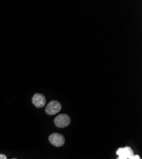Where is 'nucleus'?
Listing matches in <instances>:
<instances>
[{
	"label": "nucleus",
	"instance_id": "obj_1",
	"mask_svg": "<svg viewBox=\"0 0 142 159\" xmlns=\"http://www.w3.org/2000/svg\"><path fill=\"white\" fill-rule=\"evenodd\" d=\"M62 108L61 103L57 101H51L47 105L45 112L48 115H54L59 113Z\"/></svg>",
	"mask_w": 142,
	"mask_h": 159
},
{
	"label": "nucleus",
	"instance_id": "obj_2",
	"mask_svg": "<svg viewBox=\"0 0 142 159\" xmlns=\"http://www.w3.org/2000/svg\"><path fill=\"white\" fill-rule=\"evenodd\" d=\"M71 122V118L66 114H60L54 119L55 125L59 128H64L68 126Z\"/></svg>",
	"mask_w": 142,
	"mask_h": 159
},
{
	"label": "nucleus",
	"instance_id": "obj_3",
	"mask_svg": "<svg viewBox=\"0 0 142 159\" xmlns=\"http://www.w3.org/2000/svg\"><path fill=\"white\" fill-rule=\"evenodd\" d=\"M49 142L56 147H60L64 145L65 143V138L64 137L59 133H53L49 136L48 137Z\"/></svg>",
	"mask_w": 142,
	"mask_h": 159
},
{
	"label": "nucleus",
	"instance_id": "obj_4",
	"mask_svg": "<svg viewBox=\"0 0 142 159\" xmlns=\"http://www.w3.org/2000/svg\"><path fill=\"white\" fill-rule=\"evenodd\" d=\"M32 102L38 108H41L45 107L46 104V98L42 94H34L32 98Z\"/></svg>",
	"mask_w": 142,
	"mask_h": 159
},
{
	"label": "nucleus",
	"instance_id": "obj_5",
	"mask_svg": "<svg viewBox=\"0 0 142 159\" xmlns=\"http://www.w3.org/2000/svg\"><path fill=\"white\" fill-rule=\"evenodd\" d=\"M116 153L118 156L126 158L127 159H131L135 155L133 149L130 147L119 148L116 152Z\"/></svg>",
	"mask_w": 142,
	"mask_h": 159
},
{
	"label": "nucleus",
	"instance_id": "obj_6",
	"mask_svg": "<svg viewBox=\"0 0 142 159\" xmlns=\"http://www.w3.org/2000/svg\"><path fill=\"white\" fill-rule=\"evenodd\" d=\"M0 159H7V157L5 154H0Z\"/></svg>",
	"mask_w": 142,
	"mask_h": 159
},
{
	"label": "nucleus",
	"instance_id": "obj_7",
	"mask_svg": "<svg viewBox=\"0 0 142 159\" xmlns=\"http://www.w3.org/2000/svg\"><path fill=\"white\" fill-rule=\"evenodd\" d=\"M131 159H141V158L138 155H135Z\"/></svg>",
	"mask_w": 142,
	"mask_h": 159
},
{
	"label": "nucleus",
	"instance_id": "obj_8",
	"mask_svg": "<svg viewBox=\"0 0 142 159\" xmlns=\"http://www.w3.org/2000/svg\"><path fill=\"white\" fill-rule=\"evenodd\" d=\"M116 159H127L126 158H124V157H120V156H118V157L116 158Z\"/></svg>",
	"mask_w": 142,
	"mask_h": 159
},
{
	"label": "nucleus",
	"instance_id": "obj_9",
	"mask_svg": "<svg viewBox=\"0 0 142 159\" xmlns=\"http://www.w3.org/2000/svg\"><path fill=\"white\" fill-rule=\"evenodd\" d=\"M11 159H17V158H11Z\"/></svg>",
	"mask_w": 142,
	"mask_h": 159
}]
</instances>
